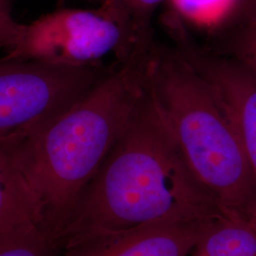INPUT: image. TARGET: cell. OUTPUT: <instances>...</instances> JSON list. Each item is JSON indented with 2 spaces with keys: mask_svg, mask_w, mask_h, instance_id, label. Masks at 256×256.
<instances>
[{
  "mask_svg": "<svg viewBox=\"0 0 256 256\" xmlns=\"http://www.w3.org/2000/svg\"><path fill=\"white\" fill-rule=\"evenodd\" d=\"M96 9L57 10L23 25L16 43L2 58L84 66L113 54L122 62L153 34L142 36L120 0Z\"/></svg>",
  "mask_w": 256,
  "mask_h": 256,
  "instance_id": "277c9868",
  "label": "cell"
},
{
  "mask_svg": "<svg viewBox=\"0 0 256 256\" xmlns=\"http://www.w3.org/2000/svg\"><path fill=\"white\" fill-rule=\"evenodd\" d=\"M22 28L12 16V0H0V48L8 50L14 46Z\"/></svg>",
  "mask_w": 256,
  "mask_h": 256,
  "instance_id": "5bb4252c",
  "label": "cell"
},
{
  "mask_svg": "<svg viewBox=\"0 0 256 256\" xmlns=\"http://www.w3.org/2000/svg\"><path fill=\"white\" fill-rule=\"evenodd\" d=\"M34 225L43 227L36 198L0 142V234Z\"/></svg>",
  "mask_w": 256,
  "mask_h": 256,
  "instance_id": "ba28073f",
  "label": "cell"
},
{
  "mask_svg": "<svg viewBox=\"0 0 256 256\" xmlns=\"http://www.w3.org/2000/svg\"><path fill=\"white\" fill-rule=\"evenodd\" d=\"M146 82L183 160L223 216L256 226V182L238 132L176 48L153 40Z\"/></svg>",
  "mask_w": 256,
  "mask_h": 256,
  "instance_id": "3957f363",
  "label": "cell"
},
{
  "mask_svg": "<svg viewBox=\"0 0 256 256\" xmlns=\"http://www.w3.org/2000/svg\"><path fill=\"white\" fill-rule=\"evenodd\" d=\"M236 19L212 50L236 60L256 77V16Z\"/></svg>",
  "mask_w": 256,
  "mask_h": 256,
  "instance_id": "8fae6325",
  "label": "cell"
},
{
  "mask_svg": "<svg viewBox=\"0 0 256 256\" xmlns=\"http://www.w3.org/2000/svg\"><path fill=\"white\" fill-rule=\"evenodd\" d=\"M210 222L155 224L92 236L66 245L59 256H187Z\"/></svg>",
  "mask_w": 256,
  "mask_h": 256,
  "instance_id": "52a82bcc",
  "label": "cell"
},
{
  "mask_svg": "<svg viewBox=\"0 0 256 256\" xmlns=\"http://www.w3.org/2000/svg\"><path fill=\"white\" fill-rule=\"evenodd\" d=\"M101 64L72 66L0 59V140L45 128L84 97L110 72Z\"/></svg>",
  "mask_w": 256,
  "mask_h": 256,
  "instance_id": "5b68a950",
  "label": "cell"
},
{
  "mask_svg": "<svg viewBox=\"0 0 256 256\" xmlns=\"http://www.w3.org/2000/svg\"><path fill=\"white\" fill-rule=\"evenodd\" d=\"M60 254L57 238L40 225L0 234V256H59Z\"/></svg>",
  "mask_w": 256,
  "mask_h": 256,
  "instance_id": "30bf717a",
  "label": "cell"
},
{
  "mask_svg": "<svg viewBox=\"0 0 256 256\" xmlns=\"http://www.w3.org/2000/svg\"><path fill=\"white\" fill-rule=\"evenodd\" d=\"M128 10L138 32L142 36L152 34L150 28L151 16L158 5L164 0H120Z\"/></svg>",
  "mask_w": 256,
  "mask_h": 256,
  "instance_id": "4fadbf2b",
  "label": "cell"
},
{
  "mask_svg": "<svg viewBox=\"0 0 256 256\" xmlns=\"http://www.w3.org/2000/svg\"><path fill=\"white\" fill-rule=\"evenodd\" d=\"M178 16L208 26L220 25L228 18L236 0H171Z\"/></svg>",
  "mask_w": 256,
  "mask_h": 256,
  "instance_id": "7c38bea8",
  "label": "cell"
},
{
  "mask_svg": "<svg viewBox=\"0 0 256 256\" xmlns=\"http://www.w3.org/2000/svg\"><path fill=\"white\" fill-rule=\"evenodd\" d=\"M194 256H207V254H202V252H196V254H194Z\"/></svg>",
  "mask_w": 256,
  "mask_h": 256,
  "instance_id": "2e32d148",
  "label": "cell"
},
{
  "mask_svg": "<svg viewBox=\"0 0 256 256\" xmlns=\"http://www.w3.org/2000/svg\"><path fill=\"white\" fill-rule=\"evenodd\" d=\"M256 16V0H236L226 19Z\"/></svg>",
  "mask_w": 256,
  "mask_h": 256,
  "instance_id": "9a60e30c",
  "label": "cell"
},
{
  "mask_svg": "<svg viewBox=\"0 0 256 256\" xmlns=\"http://www.w3.org/2000/svg\"><path fill=\"white\" fill-rule=\"evenodd\" d=\"M152 41L116 62L90 92L45 128L0 140L36 198L43 227L57 238L144 93Z\"/></svg>",
  "mask_w": 256,
  "mask_h": 256,
  "instance_id": "7a4b0ae2",
  "label": "cell"
},
{
  "mask_svg": "<svg viewBox=\"0 0 256 256\" xmlns=\"http://www.w3.org/2000/svg\"><path fill=\"white\" fill-rule=\"evenodd\" d=\"M224 216L194 178L147 90L60 232L62 248L82 238L155 224Z\"/></svg>",
  "mask_w": 256,
  "mask_h": 256,
  "instance_id": "6da1fadb",
  "label": "cell"
},
{
  "mask_svg": "<svg viewBox=\"0 0 256 256\" xmlns=\"http://www.w3.org/2000/svg\"><path fill=\"white\" fill-rule=\"evenodd\" d=\"M194 248L209 256H256V226L222 216L206 226Z\"/></svg>",
  "mask_w": 256,
  "mask_h": 256,
  "instance_id": "9c48e42d",
  "label": "cell"
},
{
  "mask_svg": "<svg viewBox=\"0 0 256 256\" xmlns=\"http://www.w3.org/2000/svg\"><path fill=\"white\" fill-rule=\"evenodd\" d=\"M88 1H92V2H102V0H88Z\"/></svg>",
  "mask_w": 256,
  "mask_h": 256,
  "instance_id": "e0dca14e",
  "label": "cell"
},
{
  "mask_svg": "<svg viewBox=\"0 0 256 256\" xmlns=\"http://www.w3.org/2000/svg\"><path fill=\"white\" fill-rule=\"evenodd\" d=\"M174 48L208 84L238 132L256 182V77L226 55L196 46L174 26Z\"/></svg>",
  "mask_w": 256,
  "mask_h": 256,
  "instance_id": "8992f818",
  "label": "cell"
}]
</instances>
